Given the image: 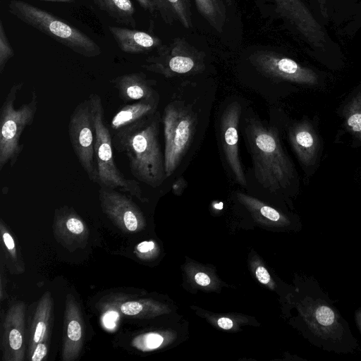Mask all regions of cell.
<instances>
[{
  "label": "cell",
  "instance_id": "6da1fadb",
  "mask_svg": "<svg viewBox=\"0 0 361 361\" xmlns=\"http://www.w3.org/2000/svg\"><path fill=\"white\" fill-rule=\"evenodd\" d=\"M160 121L157 111L112 133L114 147L126 155L132 175L152 188L161 185L166 178L159 139Z\"/></svg>",
  "mask_w": 361,
  "mask_h": 361
},
{
  "label": "cell",
  "instance_id": "7a4b0ae2",
  "mask_svg": "<svg viewBox=\"0 0 361 361\" xmlns=\"http://www.w3.org/2000/svg\"><path fill=\"white\" fill-rule=\"evenodd\" d=\"M308 283L303 315L310 341L329 352L354 353L359 345L348 323L314 278Z\"/></svg>",
  "mask_w": 361,
  "mask_h": 361
},
{
  "label": "cell",
  "instance_id": "3957f363",
  "mask_svg": "<svg viewBox=\"0 0 361 361\" xmlns=\"http://www.w3.org/2000/svg\"><path fill=\"white\" fill-rule=\"evenodd\" d=\"M245 134L257 182L271 191L289 185L293 166L282 147L277 130L250 118Z\"/></svg>",
  "mask_w": 361,
  "mask_h": 361
},
{
  "label": "cell",
  "instance_id": "277c9868",
  "mask_svg": "<svg viewBox=\"0 0 361 361\" xmlns=\"http://www.w3.org/2000/svg\"><path fill=\"white\" fill-rule=\"evenodd\" d=\"M7 6L8 13L16 18L78 54L93 58L102 54L100 47L91 37L53 13L20 0H11Z\"/></svg>",
  "mask_w": 361,
  "mask_h": 361
},
{
  "label": "cell",
  "instance_id": "5b68a950",
  "mask_svg": "<svg viewBox=\"0 0 361 361\" xmlns=\"http://www.w3.org/2000/svg\"><path fill=\"white\" fill-rule=\"evenodd\" d=\"M94 125V157L97 171V184L100 188L128 192L145 201L139 183L126 178L116 166L113 152L112 134L104 120L102 97L95 93L88 97Z\"/></svg>",
  "mask_w": 361,
  "mask_h": 361
},
{
  "label": "cell",
  "instance_id": "8992f818",
  "mask_svg": "<svg viewBox=\"0 0 361 361\" xmlns=\"http://www.w3.org/2000/svg\"><path fill=\"white\" fill-rule=\"evenodd\" d=\"M20 82L13 84L0 109V171L9 164L13 167L24 149L20 142L24 130L31 126L37 111L38 100L35 90H32L29 102L16 109L14 104L23 87Z\"/></svg>",
  "mask_w": 361,
  "mask_h": 361
},
{
  "label": "cell",
  "instance_id": "52a82bcc",
  "mask_svg": "<svg viewBox=\"0 0 361 361\" xmlns=\"http://www.w3.org/2000/svg\"><path fill=\"white\" fill-rule=\"evenodd\" d=\"M162 121L164 135V164L166 178L175 171L188 150L197 126L194 112L182 103H169Z\"/></svg>",
  "mask_w": 361,
  "mask_h": 361
},
{
  "label": "cell",
  "instance_id": "ba28073f",
  "mask_svg": "<svg viewBox=\"0 0 361 361\" xmlns=\"http://www.w3.org/2000/svg\"><path fill=\"white\" fill-rule=\"evenodd\" d=\"M156 49V54L147 57L141 66L148 71L169 78L198 74L205 69V53L184 37H176Z\"/></svg>",
  "mask_w": 361,
  "mask_h": 361
},
{
  "label": "cell",
  "instance_id": "9c48e42d",
  "mask_svg": "<svg viewBox=\"0 0 361 361\" xmlns=\"http://www.w3.org/2000/svg\"><path fill=\"white\" fill-rule=\"evenodd\" d=\"M68 135L73 149L89 179L97 182L94 157V125L89 99L75 107L68 123Z\"/></svg>",
  "mask_w": 361,
  "mask_h": 361
},
{
  "label": "cell",
  "instance_id": "30bf717a",
  "mask_svg": "<svg viewBox=\"0 0 361 361\" xmlns=\"http://www.w3.org/2000/svg\"><path fill=\"white\" fill-rule=\"evenodd\" d=\"M248 60L259 73L268 78L307 85L318 83V75L313 70L276 52L257 51L249 56Z\"/></svg>",
  "mask_w": 361,
  "mask_h": 361
},
{
  "label": "cell",
  "instance_id": "8fae6325",
  "mask_svg": "<svg viewBox=\"0 0 361 361\" xmlns=\"http://www.w3.org/2000/svg\"><path fill=\"white\" fill-rule=\"evenodd\" d=\"M99 200L103 213L121 231L135 233L143 228L145 220L139 207L121 191L100 188Z\"/></svg>",
  "mask_w": 361,
  "mask_h": 361
},
{
  "label": "cell",
  "instance_id": "7c38bea8",
  "mask_svg": "<svg viewBox=\"0 0 361 361\" xmlns=\"http://www.w3.org/2000/svg\"><path fill=\"white\" fill-rule=\"evenodd\" d=\"M242 112L240 104L233 102L226 106L220 118V133L226 163L235 180L241 186L247 185L238 147V126Z\"/></svg>",
  "mask_w": 361,
  "mask_h": 361
},
{
  "label": "cell",
  "instance_id": "4fadbf2b",
  "mask_svg": "<svg viewBox=\"0 0 361 361\" xmlns=\"http://www.w3.org/2000/svg\"><path fill=\"white\" fill-rule=\"evenodd\" d=\"M277 12L300 33L313 48H323L326 42L323 27L301 0H272Z\"/></svg>",
  "mask_w": 361,
  "mask_h": 361
},
{
  "label": "cell",
  "instance_id": "5bb4252c",
  "mask_svg": "<svg viewBox=\"0 0 361 361\" xmlns=\"http://www.w3.org/2000/svg\"><path fill=\"white\" fill-rule=\"evenodd\" d=\"M25 304H11L5 315L1 337L2 360L23 361L25 358Z\"/></svg>",
  "mask_w": 361,
  "mask_h": 361
},
{
  "label": "cell",
  "instance_id": "9a60e30c",
  "mask_svg": "<svg viewBox=\"0 0 361 361\" xmlns=\"http://www.w3.org/2000/svg\"><path fill=\"white\" fill-rule=\"evenodd\" d=\"M53 231L56 240L71 252L84 247L90 235L83 219L66 205L55 209Z\"/></svg>",
  "mask_w": 361,
  "mask_h": 361
},
{
  "label": "cell",
  "instance_id": "2e32d148",
  "mask_svg": "<svg viewBox=\"0 0 361 361\" xmlns=\"http://www.w3.org/2000/svg\"><path fill=\"white\" fill-rule=\"evenodd\" d=\"M85 336V324L80 306L75 297L68 293L65 301L63 334L61 360H76L82 349Z\"/></svg>",
  "mask_w": 361,
  "mask_h": 361
},
{
  "label": "cell",
  "instance_id": "e0dca14e",
  "mask_svg": "<svg viewBox=\"0 0 361 361\" xmlns=\"http://www.w3.org/2000/svg\"><path fill=\"white\" fill-rule=\"evenodd\" d=\"M110 83L124 102L159 98L154 89L156 80L147 78L141 71L116 76L110 80Z\"/></svg>",
  "mask_w": 361,
  "mask_h": 361
},
{
  "label": "cell",
  "instance_id": "ac0fdd59",
  "mask_svg": "<svg viewBox=\"0 0 361 361\" xmlns=\"http://www.w3.org/2000/svg\"><path fill=\"white\" fill-rule=\"evenodd\" d=\"M109 30L120 49L127 54H146L162 44L159 37L148 32L114 25Z\"/></svg>",
  "mask_w": 361,
  "mask_h": 361
},
{
  "label": "cell",
  "instance_id": "d6986e66",
  "mask_svg": "<svg viewBox=\"0 0 361 361\" xmlns=\"http://www.w3.org/2000/svg\"><path fill=\"white\" fill-rule=\"evenodd\" d=\"M290 144L302 164L313 165L319 150V140L310 123L306 121L294 124L288 133Z\"/></svg>",
  "mask_w": 361,
  "mask_h": 361
},
{
  "label": "cell",
  "instance_id": "ffe728a7",
  "mask_svg": "<svg viewBox=\"0 0 361 361\" xmlns=\"http://www.w3.org/2000/svg\"><path fill=\"white\" fill-rule=\"evenodd\" d=\"M54 302L51 293L45 292L40 298L30 326L27 360L36 345L42 341H49L53 323Z\"/></svg>",
  "mask_w": 361,
  "mask_h": 361
},
{
  "label": "cell",
  "instance_id": "44dd1931",
  "mask_svg": "<svg viewBox=\"0 0 361 361\" xmlns=\"http://www.w3.org/2000/svg\"><path fill=\"white\" fill-rule=\"evenodd\" d=\"M158 102L159 98L140 100L123 106L111 118L110 128L114 133L126 126L153 116L157 111Z\"/></svg>",
  "mask_w": 361,
  "mask_h": 361
},
{
  "label": "cell",
  "instance_id": "7402d4cb",
  "mask_svg": "<svg viewBox=\"0 0 361 361\" xmlns=\"http://www.w3.org/2000/svg\"><path fill=\"white\" fill-rule=\"evenodd\" d=\"M157 11L165 23L171 25L175 21L186 29L192 27L191 4L190 0H152Z\"/></svg>",
  "mask_w": 361,
  "mask_h": 361
},
{
  "label": "cell",
  "instance_id": "603a6c76",
  "mask_svg": "<svg viewBox=\"0 0 361 361\" xmlns=\"http://www.w3.org/2000/svg\"><path fill=\"white\" fill-rule=\"evenodd\" d=\"M94 4L121 25L135 28V9L131 0H92Z\"/></svg>",
  "mask_w": 361,
  "mask_h": 361
},
{
  "label": "cell",
  "instance_id": "cb8c5ba5",
  "mask_svg": "<svg viewBox=\"0 0 361 361\" xmlns=\"http://www.w3.org/2000/svg\"><path fill=\"white\" fill-rule=\"evenodd\" d=\"M198 12L216 32L221 33L226 20L223 0H194Z\"/></svg>",
  "mask_w": 361,
  "mask_h": 361
},
{
  "label": "cell",
  "instance_id": "d4e9b609",
  "mask_svg": "<svg viewBox=\"0 0 361 361\" xmlns=\"http://www.w3.org/2000/svg\"><path fill=\"white\" fill-rule=\"evenodd\" d=\"M0 232L10 271L13 274L23 273L25 271L23 261L18 252L13 236L2 219L0 221Z\"/></svg>",
  "mask_w": 361,
  "mask_h": 361
},
{
  "label": "cell",
  "instance_id": "484cf974",
  "mask_svg": "<svg viewBox=\"0 0 361 361\" xmlns=\"http://www.w3.org/2000/svg\"><path fill=\"white\" fill-rule=\"evenodd\" d=\"M344 116L348 130L361 140V92L348 104Z\"/></svg>",
  "mask_w": 361,
  "mask_h": 361
},
{
  "label": "cell",
  "instance_id": "4316f807",
  "mask_svg": "<svg viewBox=\"0 0 361 361\" xmlns=\"http://www.w3.org/2000/svg\"><path fill=\"white\" fill-rule=\"evenodd\" d=\"M164 342V337L154 332L140 334L135 337L131 344L141 351H149L158 348Z\"/></svg>",
  "mask_w": 361,
  "mask_h": 361
},
{
  "label": "cell",
  "instance_id": "83f0119b",
  "mask_svg": "<svg viewBox=\"0 0 361 361\" xmlns=\"http://www.w3.org/2000/svg\"><path fill=\"white\" fill-rule=\"evenodd\" d=\"M14 56V50L7 37L2 20H0V73L2 74L8 61Z\"/></svg>",
  "mask_w": 361,
  "mask_h": 361
},
{
  "label": "cell",
  "instance_id": "f1b7e54d",
  "mask_svg": "<svg viewBox=\"0 0 361 361\" xmlns=\"http://www.w3.org/2000/svg\"><path fill=\"white\" fill-rule=\"evenodd\" d=\"M146 306V303L141 300H126L116 305V308L127 317H142L145 316Z\"/></svg>",
  "mask_w": 361,
  "mask_h": 361
},
{
  "label": "cell",
  "instance_id": "f546056e",
  "mask_svg": "<svg viewBox=\"0 0 361 361\" xmlns=\"http://www.w3.org/2000/svg\"><path fill=\"white\" fill-rule=\"evenodd\" d=\"M49 341L39 343L34 349L28 360L31 361H42L45 359L48 351Z\"/></svg>",
  "mask_w": 361,
  "mask_h": 361
},
{
  "label": "cell",
  "instance_id": "4dcf8cb0",
  "mask_svg": "<svg viewBox=\"0 0 361 361\" xmlns=\"http://www.w3.org/2000/svg\"><path fill=\"white\" fill-rule=\"evenodd\" d=\"M259 207L257 209L262 216L272 221H278L281 220V215L277 210L269 206L264 205L260 202H259Z\"/></svg>",
  "mask_w": 361,
  "mask_h": 361
},
{
  "label": "cell",
  "instance_id": "1f68e13d",
  "mask_svg": "<svg viewBox=\"0 0 361 361\" xmlns=\"http://www.w3.org/2000/svg\"><path fill=\"white\" fill-rule=\"evenodd\" d=\"M154 249L155 244L153 241H143L136 245L135 253L137 257L143 259Z\"/></svg>",
  "mask_w": 361,
  "mask_h": 361
},
{
  "label": "cell",
  "instance_id": "d6a6232c",
  "mask_svg": "<svg viewBox=\"0 0 361 361\" xmlns=\"http://www.w3.org/2000/svg\"><path fill=\"white\" fill-rule=\"evenodd\" d=\"M256 276L260 283L267 284L270 281V275L268 271L262 266H259L255 271Z\"/></svg>",
  "mask_w": 361,
  "mask_h": 361
},
{
  "label": "cell",
  "instance_id": "836d02e7",
  "mask_svg": "<svg viewBox=\"0 0 361 361\" xmlns=\"http://www.w3.org/2000/svg\"><path fill=\"white\" fill-rule=\"evenodd\" d=\"M188 183L183 177L177 178L173 184V190L175 194H180L187 186Z\"/></svg>",
  "mask_w": 361,
  "mask_h": 361
},
{
  "label": "cell",
  "instance_id": "e575fe53",
  "mask_svg": "<svg viewBox=\"0 0 361 361\" xmlns=\"http://www.w3.org/2000/svg\"><path fill=\"white\" fill-rule=\"evenodd\" d=\"M195 280L197 284L202 286H207L211 282L210 278L202 272L197 273L195 276Z\"/></svg>",
  "mask_w": 361,
  "mask_h": 361
},
{
  "label": "cell",
  "instance_id": "d590c367",
  "mask_svg": "<svg viewBox=\"0 0 361 361\" xmlns=\"http://www.w3.org/2000/svg\"><path fill=\"white\" fill-rule=\"evenodd\" d=\"M140 6L144 8L145 11L149 12L150 13H153L155 10L153 5L152 0H136Z\"/></svg>",
  "mask_w": 361,
  "mask_h": 361
},
{
  "label": "cell",
  "instance_id": "8d00e7d4",
  "mask_svg": "<svg viewBox=\"0 0 361 361\" xmlns=\"http://www.w3.org/2000/svg\"><path fill=\"white\" fill-rule=\"evenodd\" d=\"M219 327L224 329H230L233 327V321L227 317H221L217 321Z\"/></svg>",
  "mask_w": 361,
  "mask_h": 361
},
{
  "label": "cell",
  "instance_id": "74e56055",
  "mask_svg": "<svg viewBox=\"0 0 361 361\" xmlns=\"http://www.w3.org/2000/svg\"><path fill=\"white\" fill-rule=\"evenodd\" d=\"M355 319L357 328L361 334V307L358 308L355 312Z\"/></svg>",
  "mask_w": 361,
  "mask_h": 361
},
{
  "label": "cell",
  "instance_id": "f35d334b",
  "mask_svg": "<svg viewBox=\"0 0 361 361\" xmlns=\"http://www.w3.org/2000/svg\"><path fill=\"white\" fill-rule=\"evenodd\" d=\"M44 1H49V2H59V3H72L75 0H39Z\"/></svg>",
  "mask_w": 361,
  "mask_h": 361
},
{
  "label": "cell",
  "instance_id": "ab89813d",
  "mask_svg": "<svg viewBox=\"0 0 361 361\" xmlns=\"http://www.w3.org/2000/svg\"><path fill=\"white\" fill-rule=\"evenodd\" d=\"M312 1H317L320 5L321 9H323V8L324 7V2L326 0H312Z\"/></svg>",
  "mask_w": 361,
  "mask_h": 361
},
{
  "label": "cell",
  "instance_id": "60d3db41",
  "mask_svg": "<svg viewBox=\"0 0 361 361\" xmlns=\"http://www.w3.org/2000/svg\"><path fill=\"white\" fill-rule=\"evenodd\" d=\"M224 1L225 4H226L227 5L230 6L232 4V1L233 0H223Z\"/></svg>",
  "mask_w": 361,
  "mask_h": 361
}]
</instances>
